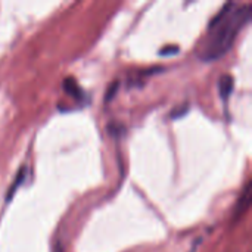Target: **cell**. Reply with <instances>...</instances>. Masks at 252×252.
Segmentation results:
<instances>
[{"mask_svg": "<svg viewBox=\"0 0 252 252\" xmlns=\"http://www.w3.org/2000/svg\"><path fill=\"white\" fill-rule=\"evenodd\" d=\"M250 186H251L250 183L245 186L244 195H242V198H239V202H238V207H236V214L244 213L250 207V202H251V189H250Z\"/></svg>", "mask_w": 252, "mask_h": 252, "instance_id": "3957f363", "label": "cell"}, {"mask_svg": "<svg viewBox=\"0 0 252 252\" xmlns=\"http://www.w3.org/2000/svg\"><path fill=\"white\" fill-rule=\"evenodd\" d=\"M58 252H59V251H58Z\"/></svg>", "mask_w": 252, "mask_h": 252, "instance_id": "5b68a950", "label": "cell"}, {"mask_svg": "<svg viewBox=\"0 0 252 252\" xmlns=\"http://www.w3.org/2000/svg\"><path fill=\"white\" fill-rule=\"evenodd\" d=\"M65 89H66V92L68 93H71V96H74V97H77V99H83L84 97V93H83V90L78 87V84L77 83H74V81H65Z\"/></svg>", "mask_w": 252, "mask_h": 252, "instance_id": "277c9868", "label": "cell"}, {"mask_svg": "<svg viewBox=\"0 0 252 252\" xmlns=\"http://www.w3.org/2000/svg\"><path fill=\"white\" fill-rule=\"evenodd\" d=\"M232 90H233V77L226 74L219 81V92H220L221 99L227 100L230 97V94H232Z\"/></svg>", "mask_w": 252, "mask_h": 252, "instance_id": "7a4b0ae2", "label": "cell"}, {"mask_svg": "<svg viewBox=\"0 0 252 252\" xmlns=\"http://www.w3.org/2000/svg\"><path fill=\"white\" fill-rule=\"evenodd\" d=\"M251 19V6L226 3L217 16L211 21L207 38L199 50L202 62H214L221 59L233 47L239 32Z\"/></svg>", "mask_w": 252, "mask_h": 252, "instance_id": "6da1fadb", "label": "cell"}]
</instances>
